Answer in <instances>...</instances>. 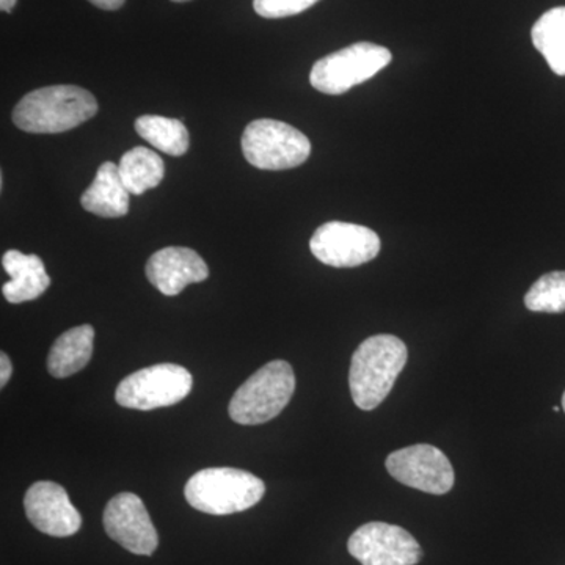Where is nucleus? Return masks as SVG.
Wrapping results in <instances>:
<instances>
[{"instance_id": "1", "label": "nucleus", "mask_w": 565, "mask_h": 565, "mask_svg": "<svg viewBox=\"0 0 565 565\" xmlns=\"http://www.w3.org/2000/svg\"><path fill=\"white\" fill-rule=\"evenodd\" d=\"M407 359V345L393 334H375L364 340L353 352L349 371V386L356 407L370 412L384 403Z\"/></svg>"}, {"instance_id": "2", "label": "nucleus", "mask_w": 565, "mask_h": 565, "mask_svg": "<svg viewBox=\"0 0 565 565\" xmlns=\"http://www.w3.org/2000/svg\"><path fill=\"white\" fill-rule=\"evenodd\" d=\"M98 111L95 96L77 85H51L25 95L13 110L21 131L61 134L90 120Z\"/></svg>"}, {"instance_id": "3", "label": "nucleus", "mask_w": 565, "mask_h": 565, "mask_svg": "<svg viewBox=\"0 0 565 565\" xmlns=\"http://www.w3.org/2000/svg\"><path fill=\"white\" fill-rule=\"evenodd\" d=\"M266 493L262 479L237 468H204L189 479L184 497L196 511L232 515L258 504Z\"/></svg>"}, {"instance_id": "4", "label": "nucleus", "mask_w": 565, "mask_h": 565, "mask_svg": "<svg viewBox=\"0 0 565 565\" xmlns=\"http://www.w3.org/2000/svg\"><path fill=\"white\" fill-rule=\"evenodd\" d=\"M296 392L291 364L275 360L264 364L234 393L230 418L243 426H256L277 418Z\"/></svg>"}, {"instance_id": "5", "label": "nucleus", "mask_w": 565, "mask_h": 565, "mask_svg": "<svg viewBox=\"0 0 565 565\" xmlns=\"http://www.w3.org/2000/svg\"><path fill=\"white\" fill-rule=\"evenodd\" d=\"M392 52L379 44L362 41L326 55L315 63L310 82L323 95H343L355 85L373 79L392 62Z\"/></svg>"}, {"instance_id": "6", "label": "nucleus", "mask_w": 565, "mask_h": 565, "mask_svg": "<svg viewBox=\"0 0 565 565\" xmlns=\"http://www.w3.org/2000/svg\"><path fill=\"white\" fill-rule=\"evenodd\" d=\"M243 152L248 163L259 170H289L302 166L311 154L308 137L288 122L252 121L243 136Z\"/></svg>"}, {"instance_id": "7", "label": "nucleus", "mask_w": 565, "mask_h": 565, "mask_svg": "<svg viewBox=\"0 0 565 565\" xmlns=\"http://www.w3.org/2000/svg\"><path fill=\"white\" fill-rule=\"evenodd\" d=\"M192 385L191 373L180 364H152L122 379L115 399L121 407L154 411L181 403L191 393Z\"/></svg>"}, {"instance_id": "8", "label": "nucleus", "mask_w": 565, "mask_h": 565, "mask_svg": "<svg viewBox=\"0 0 565 565\" xmlns=\"http://www.w3.org/2000/svg\"><path fill=\"white\" fill-rule=\"evenodd\" d=\"M311 253L326 266L356 267L373 262L381 252V237L355 223L327 222L310 241Z\"/></svg>"}, {"instance_id": "9", "label": "nucleus", "mask_w": 565, "mask_h": 565, "mask_svg": "<svg viewBox=\"0 0 565 565\" xmlns=\"http://www.w3.org/2000/svg\"><path fill=\"white\" fill-rule=\"evenodd\" d=\"M385 465L397 482L424 493L445 494L455 487V468L433 445L419 444L394 451Z\"/></svg>"}, {"instance_id": "10", "label": "nucleus", "mask_w": 565, "mask_h": 565, "mask_svg": "<svg viewBox=\"0 0 565 565\" xmlns=\"http://www.w3.org/2000/svg\"><path fill=\"white\" fill-rule=\"evenodd\" d=\"M348 550L362 565H416L423 559L414 535L384 522L360 526L349 539Z\"/></svg>"}, {"instance_id": "11", "label": "nucleus", "mask_w": 565, "mask_h": 565, "mask_svg": "<svg viewBox=\"0 0 565 565\" xmlns=\"http://www.w3.org/2000/svg\"><path fill=\"white\" fill-rule=\"evenodd\" d=\"M104 530L111 541L134 555L150 556L159 545V535L143 501L125 492L111 498L104 511Z\"/></svg>"}, {"instance_id": "12", "label": "nucleus", "mask_w": 565, "mask_h": 565, "mask_svg": "<svg viewBox=\"0 0 565 565\" xmlns=\"http://www.w3.org/2000/svg\"><path fill=\"white\" fill-rule=\"evenodd\" d=\"M24 509L29 522L52 537H70L81 530L82 515L57 482H35L25 493Z\"/></svg>"}, {"instance_id": "13", "label": "nucleus", "mask_w": 565, "mask_h": 565, "mask_svg": "<svg viewBox=\"0 0 565 565\" xmlns=\"http://www.w3.org/2000/svg\"><path fill=\"white\" fill-rule=\"evenodd\" d=\"M147 277L163 296H178L185 286L210 277V269L202 256L185 247H167L148 259Z\"/></svg>"}, {"instance_id": "14", "label": "nucleus", "mask_w": 565, "mask_h": 565, "mask_svg": "<svg viewBox=\"0 0 565 565\" xmlns=\"http://www.w3.org/2000/svg\"><path fill=\"white\" fill-rule=\"evenodd\" d=\"M2 266L11 277V280L2 286L7 302H31L43 296L50 288L51 278L40 256L9 250L2 256Z\"/></svg>"}, {"instance_id": "15", "label": "nucleus", "mask_w": 565, "mask_h": 565, "mask_svg": "<svg viewBox=\"0 0 565 565\" xmlns=\"http://www.w3.org/2000/svg\"><path fill=\"white\" fill-rule=\"evenodd\" d=\"M131 193L126 189L117 163L104 162L96 173L90 188L82 195L85 211L99 217L117 218L128 214Z\"/></svg>"}, {"instance_id": "16", "label": "nucleus", "mask_w": 565, "mask_h": 565, "mask_svg": "<svg viewBox=\"0 0 565 565\" xmlns=\"http://www.w3.org/2000/svg\"><path fill=\"white\" fill-rule=\"evenodd\" d=\"M93 343L95 329L88 323L61 334L47 356V371L52 377L65 379L84 370L92 360Z\"/></svg>"}, {"instance_id": "17", "label": "nucleus", "mask_w": 565, "mask_h": 565, "mask_svg": "<svg viewBox=\"0 0 565 565\" xmlns=\"http://www.w3.org/2000/svg\"><path fill=\"white\" fill-rule=\"evenodd\" d=\"M120 177L131 195H141L158 188L166 174V166L158 152L145 147L132 148L122 154Z\"/></svg>"}, {"instance_id": "18", "label": "nucleus", "mask_w": 565, "mask_h": 565, "mask_svg": "<svg viewBox=\"0 0 565 565\" xmlns=\"http://www.w3.org/2000/svg\"><path fill=\"white\" fill-rule=\"evenodd\" d=\"M535 50L557 76H565V7L542 14L531 31Z\"/></svg>"}, {"instance_id": "19", "label": "nucleus", "mask_w": 565, "mask_h": 565, "mask_svg": "<svg viewBox=\"0 0 565 565\" xmlns=\"http://www.w3.org/2000/svg\"><path fill=\"white\" fill-rule=\"evenodd\" d=\"M136 131L159 151L182 156L189 150L191 137L184 122L159 115H143L136 120Z\"/></svg>"}, {"instance_id": "20", "label": "nucleus", "mask_w": 565, "mask_h": 565, "mask_svg": "<svg viewBox=\"0 0 565 565\" xmlns=\"http://www.w3.org/2000/svg\"><path fill=\"white\" fill-rule=\"evenodd\" d=\"M525 307L534 313H565V270L542 275L526 292Z\"/></svg>"}, {"instance_id": "21", "label": "nucleus", "mask_w": 565, "mask_h": 565, "mask_svg": "<svg viewBox=\"0 0 565 565\" xmlns=\"http://www.w3.org/2000/svg\"><path fill=\"white\" fill-rule=\"evenodd\" d=\"M319 0H253V9L267 20L294 17L311 9Z\"/></svg>"}, {"instance_id": "22", "label": "nucleus", "mask_w": 565, "mask_h": 565, "mask_svg": "<svg viewBox=\"0 0 565 565\" xmlns=\"http://www.w3.org/2000/svg\"><path fill=\"white\" fill-rule=\"evenodd\" d=\"M11 373H13V366H11L9 355L2 352L0 353V386H2V388L9 384Z\"/></svg>"}, {"instance_id": "23", "label": "nucleus", "mask_w": 565, "mask_h": 565, "mask_svg": "<svg viewBox=\"0 0 565 565\" xmlns=\"http://www.w3.org/2000/svg\"><path fill=\"white\" fill-rule=\"evenodd\" d=\"M93 6L106 11L120 10L126 0H88Z\"/></svg>"}, {"instance_id": "24", "label": "nucleus", "mask_w": 565, "mask_h": 565, "mask_svg": "<svg viewBox=\"0 0 565 565\" xmlns=\"http://www.w3.org/2000/svg\"><path fill=\"white\" fill-rule=\"evenodd\" d=\"M18 0H0V9L6 11V13H11V10L17 6Z\"/></svg>"}, {"instance_id": "25", "label": "nucleus", "mask_w": 565, "mask_h": 565, "mask_svg": "<svg viewBox=\"0 0 565 565\" xmlns=\"http://www.w3.org/2000/svg\"><path fill=\"white\" fill-rule=\"evenodd\" d=\"M559 411H561L559 405H555V407H553V412H559Z\"/></svg>"}, {"instance_id": "26", "label": "nucleus", "mask_w": 565, "mask_h": 565, "mask_svg": "<svg viewBox=\"0 0 565 565\" xmlns=\"http://www.w3.org/2000/svg\"><path fill=\"white\" fill-rule=\"evenodd\" d=\"M172 2L181 3V2H189V0H172Z\"/></svg>"}, {"instance_id": "27", "label": "nucleus", "mask_w": 565, "mask_h": 565, "mask_svg": "<svg viewBox=\"0 0 565 565\" xmlns=\"http://www.w3.org/2000/svg\"><path fill=\"white\" fill-rule=\"evenodd\" d=\"M563 411H564V414H565V393H564V396H563Z\"/></svg>"}]
</instances>
